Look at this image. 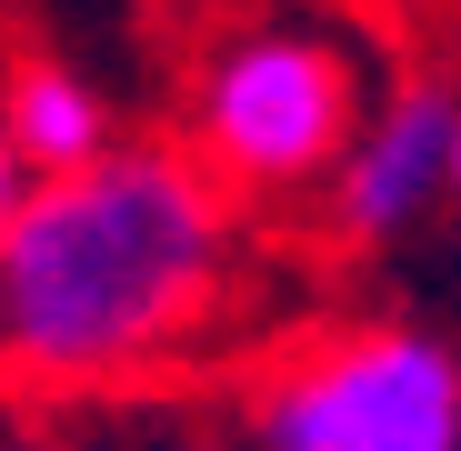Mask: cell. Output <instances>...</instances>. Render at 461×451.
Instances as JSON below:
<instances>
[{"mask_svg":"<svg viewBox=\"0 0 461 451\" xmlns=\"http://www.w3.org/2000/svg\"><path fill=\"white\" fill-rule=\"evenodd\" d=\"M191 150L111 140L81 171H41L0 221V392H121L201 341L241 221Z\"/></svg>","mask_w":461,"mask_h":451,"instance_id":"6da1fadb","label":"cell"},{"mask_svg":"<svg viewBox=\"0 0 461 451\" xmlns=\"http://www.w3.org/2000/svg\"><path fill=\"white\" fill-rule=\"evenodd\" d=\"M361 121V70L341 41L251 21L191 70V161L230 201H321L341 140Z\"/></svg>","mask_w":461,"mask_h":451,"instance_id":"7a4b0ae2","label":"cell"},{"mask_svg":"<svg viewBox=\"0 0 461 451\" xmlns=\"http://www.w3.org/2000/svg\"><path fill=\"white\" fill-rule=\"evenodd\" d=\"M261 451H461V361L431 321H361L291 351L261 411Z\"/></svg>","mask_w":461,"mask_h":451,"instance_id":"3957f363","label":"cell"},{"mask_svg":"<svg viewBox=\"0 0 461 451\" xmlns=\"http://www.w3.org/2000/svg\"><path fill=\"white\" fill-rule=\"evenodd\" d=\"M451 181H461V91L441 70H411L351 121L341 161L321 181V211L351 251H392V241L441 221Z\"/></svg>","mask_w":461,"mask_h":451,"instance_id":"277c9868","label":"cell"},{"mask_svg":"<svg viewBox=\"0 0 461 451\" xmlns=\"http://www.w3.org/2000/svg\"><path fill=\"white\" fill-rule=\"evenodd\" d=\"M0 140H11V161L41 181V171H81L121 131H111V101L70 60H21L11 81H0Z\"/></svg>","mask_w":461,"mask_h":451,"instance_id":"5b68a950","label":"cell"},{"mask_svg":"<svg viewBox=\"0 0 461 451\" xmlns=\"http://www.w3.org/2000/svg\"><path fill=\"white\" fill-rule=\"evenodd\" d=\"M21 191H31V171L11 161V140H0V221H11V211H21Z\"/></svg>","mask_w":461,"mask_h":451,"instance_id":"8992f818","label":"cell"},{"mask_svg":"<svg viewBox=\"0 0 461 451\" xmlns=\"http://www.w3.org/2000/svg\"><path fill=\"white\" fill-rule=\"evenodd\" d=\"M0 451H50L41 431H21V421H0Z\"/></svg>","mask_w":461,"mask_h":451,"instance_id":"52a82bcc","label":"cell"}]
</instances>
